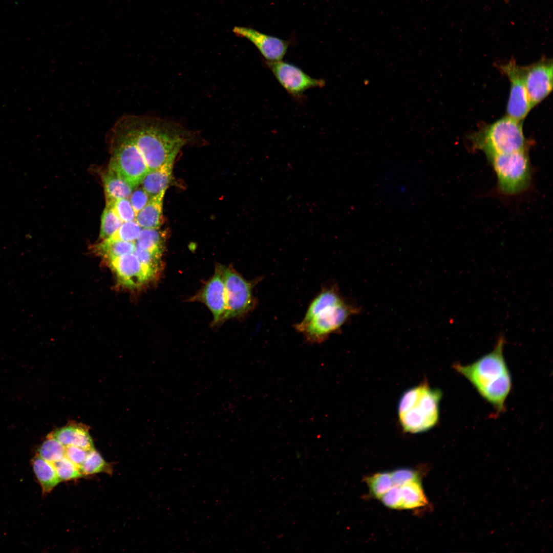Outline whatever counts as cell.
<instances>
[{"instance_id": "1", "label": "cell", "mask_w": 553, "mask_h": 553, "mask_svg": "<svg viewBox=\"0 0 553 553\" xmlns=\"http://www.w3.org/2000/svg\"><path fill=\"white\" fill-rule=\"evenodd\" d=\"M115 125L137 147L149 172L174 161L189 136L175 123L142 116H124Z\"/></svg>"}, {"instance_id": "2", "label": "cell", "mask_w": 553, "mask_h": 553, "mask_svg": "<svg viewBox=\"0 0 553 553\" xmlns=\"http://www.w3.org/2000/svg\"><path fill=\"white\" fill-rule=\"evenodd\" d=\"M505 336L500 335L494 349L471 364H455L454 368L490 403L496 413L504 412L512 387L511 375L504 355Z\"/></svg>"}, {"instance_id": "3", "label": "cell", "mask_w": 553, "mask_h": 553, "mask_svg": "<svg viewBox=\"0 0 553 553\" xmlns=\"http://www.w3.org/2000/svg\"><path fill=\"white\" fill-rule=\"evenodd\" d=\"M474 151L483 152L486 157L528 150L522 122L507 116L480 127L468 136Z\"/></svg>"}, {"instance_id": "4", "label": "cell", "mask_w": 553, "mask_h": 553, "mask_svg": "<svg viewBox=\"0 0 553 553\" xmlns=\"http://www.w3.org/2000/svg\"><path fill=\"white\" fill-rule=\"evenodd\" d=\"M441 392L426 385L405 393L398 407L399 418L403 429L410 433L428 430L437 423Z\"/></svg>"}, {"instance_id": "5", "label": "cell", "mask_w": 553, "mask_h": 553, "mask_svg": "<svg viewBox=\"0 0 553 553\" xmlns=\"http://www.w3.org/2000/svg\"><path fill=\"white\" fill-rule=\"evenodd\" d=\"M528 150L487 157L502 194L513 196L526 190L531 181L532 168Z\"/></svg>"}, {"instance_id": "6", "label": "cell", "mask_w": 553, "mask_h": 553, "mask_svg": "<svg viewBox=\"0 0 553 553\" xmlns=\"http://www.w3.org/2000/svg\"><path fill=\"white\" fill-rule=\"evenodd\" d=\"M112 154L109 169L134 188L149 172L136 145L115 124L110 133Z\"/></svg>"}, {"instance_id": "7", "label": "cell", "mask_w": 553, "mask_h": 553, "mask_svg": "<svg viewBox=\"0 0 553 553\" xmlns=\"http://www.w3.org/2000/svg\"><path fill=\"white\" fill-rule=\"evenodd\" d=\"M358 312L356 307L343 300L323 308L305 324H296L295 328L304 334L307 341L320 343L339 329L350 316Z\"/></svg>"}, {"instance_id": "8", "label": "cell", "mask_w": 553, "mask_h": 553, "mask_svg": "<svg viewBox=\"0 0 553 553\" xmlns=\"http://www.w3.org/2000/svg\"><path fill=\"white\" fill-rule=\"evenodd\" d=\"M226 308L223 320L242 315L255 304L252 294L253 286L237 272L222 267Z\"/></svg>"}, {"instance_id": "9", "label": "cell", "mask_w": 553, "mask_h": 553, "mask_svg": "<svg viewBox=\"0 0 553 553\" xmlns=\"http://www.w3.org/2000/svg\"><path fill=\"white\" fill-rule=\"evenodd\" d=\"M498 67L510 82L509 95L506 109V116L523 122L532 108L524 82L521 66L511 59Z\"/></svg>"}, {"instance_id": "10", "label": "cell", "mask_w": 553, "mask_h": 553, "mask_svg": "<svg viewBox=\"0 0 553 553\" xmlns=\"http://www.w3.org/2000/svg\"><path fill=\"white\" fill-rule=\"evenodd\" d=\"M552 61L543 58L521 66L523 78L532 109L546 98L552 90Z\"/></svg>"}, {"instance_id": "11", "label": "cell", "mask_w": 553, "mask_h": 553, "mask_svg": "<svg viewBox=\"0 0 553 553\" xmlns=\"http://www.w3.org/2000/svg\"><path fill=\"white\" fill-rule=\"evenodd\" d=\"M281 85L292 96L299 98L306 90L322 87L325 82L322 79L314 78L298 67L281 60L266 61Z\"/></svg>"}, {"instance_id": "12", "label": "cell", "mask_w": 553, "mask_h": 553, "mask_svg": "<svg viewBox=\"0 0 553 553\" xmlns=\"http://www.w3.org/2000/svg\"><path fill=\"white\" fill-rule=\"evenodd\" d=\"M234 32L252 42L268 61L281 60L286 53L289 43L286 40L265 34L250 28L237 27Z\"/></svg>"}, {"instance_id": "13", "label": "cell", "mask_w": 553, "mask_h": 553, "mask_svg": "<svg viewBox=\"0 0 553 553\" xmlns=\"http://www.w3.org/2000/svg\"><path fill=\"white\" fill-rule=\"evenodd\" d=\"M222 266H218L214 276L207 282L197 296V300L204 303L211 312L214 323L224 319L226 300Z\"/></svg>"}, {"instance_id": "14", "label": "cell", "mask_w": 553, "mask_h": 553, "mask_svg": "<svg viewBox=\"0 0 553 553\" xmlns=\"http://www.w3.org/2000/svg\"><path fill=\"white\" fill-rule=\"evenodd\" d=\"M108 262L119 282L124 286L136 288L149 281L134 252L116 257Z\"/></svg>"}, {"instance_id": "15", "label": "cell", "mask_w": 553, "mask_h": 553, "mask_svg": "<svg viewBox=\"0 0 553 553\" xmlns=\"http://www.w3.org/2000/svg\"><path fill=\"white\" fill-rule=\"evenodd\" d=\"M48 436L55 439L65 447L74 445L88 451L94 448L87 427L81 423L70 422Z\"/></svg>"}, {"instance_id": "16", "label": "cell", "mask_w": 553, "mask_h": 553, "mask_svg": "<svg viewBox=\"0 0 553 553\" xmlns=\"http://www.w3.org/2000/svg\"><path fill=\"white\" fill-rule=\"evenodd\" d=\"M166 190L150 197L136 215L135 221L142 228L158 229L163 222V202Z\"/></svg>"}, {"instance_id": "17", "label": "cell", "mask_w": 553, "mask_h": 553, "mask_svg": "<svg viewBox=\"0 0 553 553\" xmlns=\"http://www.w3.org/2000/svg\"><path fill=\"white\" fill-rule=\"evenodd\" d=\"M174 160L169 161L159 168L148 172L141 184L150 197L166 190L172 176Z\"/></svg>"}, {"instance_id": "18", "label": "cell", "mask_w": 553, "mask_h": 553, "mask_svg": "<svg viewBox=\"0 0 553 553\" xmlns=\"http://www.w3.org/2000/svg\"><path fill=\"white\" fill-rule=\"evenodd\" d=\"M31 463L43 494L49 493L61 481L53 464L37 455L32 459Z\"/></svg>"}, {"instance_id": "19", "label": "cell", "mask_w": 553, "mask_h": 553, "mask_svg": "<svg viewBox=\"0 0 553 553\" xmlns=\"http://www.w3.org/2000/svg\"><path fill=\"white\" fill-rule=\"evenodd\" d=\"M399 487L401 498V509L419 508L428 504L421 479L400 485Z\"/></svg>"}, {"instance_id": "20", "label": "cell", "mask_w": 553, "mask_h": 553, "mask_svg": "<svg viewBox=\"0 0 553 553\" xmlns=\"http://www.w3.org/2000/svg\"><path fill=\"white\" fill-rule=\"evenodd\" d=\"M136 248L134 242L106 239L93 247L94 252L107 262L116 257L133 253Z\"/></svg>"}, {"instance_id": "21", "label": "cell", "mask_w": 553, "mask_h": 553, "mask_svg": "<svg viewBox=\"0 0 553 553\" xmlns=\"http://www.w3.org/2000/svg\"><path fill=\"white\" fill-rule=\"evenodd\" d=\"M106 202L116 199L129 198L134 188L112 171L102 176Z\"/></svg>"}, {"instance_id": "22", "label": "cell", "mask_w": 553, "mask_h": 553, "mask_svg": "<svg viewBox=\"0 0 553 553\" xmlns=\"http://www.w3.org/2000/svg\"><path fill=\"white\" fill-rule=\"evenodd\" d=\"M343 300L336 286L323 288L312 300L303 320L298 324H305L323 308Z\"/></svg>"}, {"instance_id": "23", "label": "cell", "mask_w": 553, "mask_h": 553, "mask_svg": "<svg viewBox=\"0 0 553 553\" xmlns=\"http://www.w3.org/2000/svg\"><path fill=\"white\" fill-rule=\"evenodd\" d=\"M158 229H141L135 241L136 246L161 256L165 242V234Z\"/></svg>"}, {"instance_id": "24", "label": "cell", "mask_w": 553, "mask_h": 553, "mask_svg": "<svg viewBox=\"0 0 553 553\" xmlns=\"http://www.w3.org/2000/svg\"><path fill=\"white\" fill-rule=\"evenodd\" d=\"M401 172V173H399L400 177H399V178H398V177L394 178L397 180V181L392 178H391L390 179L393 180V181L390 180V183L388 182L385 183V184L390 185V187H388L389 188L385 189H387V190L390 189V191L387 192H388L387 193L388 194L390 193L392 194L393 193V196L392 197L393 198L398 197L397 200H410V201L411 199L414 197V196L415 195L417 194V193L415 192H416L417 188H416L417 187H414V184H413L412 180H411L413 178H412L410 179V177H407L408 173H407L406 175L407 176L404 177V173H402V172Z\"/></svg>"}, {"instance_id": "25", "label": "cell", "mask_w": 553, "mask_h": 553, "mask_svg": "<svg viewBox=\"0 0 553 553\" xmlns=\"http://www.w3.org/2000/svg\"><path fill=\"white\" fill-rule=\"evenodd\" d=\"M111 469L110 464L94 448L89 451L79 470L82 475H91L102 472L110 473Z\"/></svg>"}, {"instance_id": "26", "label": "cell", "mask_w": 553, "mask_h": 553, "mask_svg": "<svg viewBox=\"0 0 553 553\" xmlns=\"http://www.w3.org/2000/svg\"><path fill=\"white\" fill-rule=\"evenodd\" d=\"M66 447L55 439L47 436L37 451V455L54 463L65 456Z\"/></svg>"}, {"instance_id": "27", "label": "cell", "mask_w": 553, "mask_h": 553, "mask_svg": "<svg viewBox=\"0 0 553 553\" xmlns=\"http://www.w3.org/2000/svg\"><path fill=\"white\" fill-rule=\"evenodd\" d=\"M134 253L140 261L148 280L154 278L159 270L161 256L136 246Z\"/></svg>"}, {"instance_id": "28", "label": "cell", "mask_w": 553, "mask_h": 553, "mask_svg": "<svg viewBox=\"0 0 553 553\" xmlns=\"http://www.w3.org/2000/svg\"><path fill=\"white\" fill-rule=\"evenodd\" d=\"M366 482L371 495L379 499L392 485L390 472H380L368 477Z\"/></svg>"}, {"instance_id": "29", "label": "cell", "mask_w": 553, "mask_h": 553, "mask_svg": "<svg viewBox=\"0 0 553 553\" xmlns=\"http://www.w3.org/2000/svg\"><path fill=\"white\" fill-rule=\"evenodd\" d=\"M122 223L112 209L106 206L101 219L100 239L103 240L109 238L120 227Z\"/></svg>"}, {"instance_id": "30", "label": "cell", "mask_w": 553, "mask_h": 553, "mask_svg": "<svg viewBox=\"0 0 553 553\" xmlns=\"http://www.w3.org/2000/svg\"><path fill=\"white\" fill-rule=\"evenodd\" d=\"M106 206L112 209L123 222L135 221L136 214L129 198H120L106 202Z\"/></svg>"}, {"instance_id": "31", "label": "cell", "mask_w": 553, "mask_h": 553, "mask_svg": "<svg viewBox=\"0 0 553 553\" xmlns=\"http://www.w3.org/2000/svg\"><path fill=\"white\" fill-rule=\"evenodd\" d=\"M52 463L61 481L77 479L82 476L79 469L65 456Z\"/></svg>"}, {"instance_id": "32", "label": "cell", "mask_w": 553, "mask_h": 553, "mask_svg": "<svg viewBox=\"0 0 553 553\" xmlns=\"http://www.w3.org/2000/svg\"><path fill=\"white\" fill-rule=\"evenodd\" d=\"M141 230V227L135 220L125 222L108 239L135 242Z\"/></svg>"}, {"instance_id": "33", "label": "cell", "mask_w": 553, "mask_h": 553, "mask_svg": "<svg viewBox=\"0 0 553 553\" xmlns=\"http://www.w3.org/2000/svg\"><path fill=\"white\" fill-rule=\"evenodd\" d=\"M390 472L393 484L398 486L420 479L418 473L410 469H399Z\"/></svg>"}, {"instance_id": "34", "label": "cell", "mask_w": 553, "mask_h": 553, "mask_svg": "<svg viewBox=\"0 0 553 553\" xmlns=\"http://www.w3.org/2000/svg\"><path fill=\"white\" fill-rule=\"evenodd\" d=\"M150 197L143 188H137L133 190L129 200L133 209L136 215L146 204Z\"/></svg>"}, {"instance_id": "35", "label": "cell", "mask_w": 553, "mask_h": 553, "mask_svg": "<svg viewBox=\"0 0 553 553\" xmlns=\"http://www.w3.org/2000/svg\"><path fill=\"white\" fill-rule=\"evenodd\" d=\"M89 451L74 445L66 446L65 457L79 469L85 460Z\"/></svg>"}, {"instance_id": "36", "label": "cell", "mask_w": 553, "mask_h": 553, "mask_svg": "<svg viewBox=\"0 0 553 553\" xmlns=\"http://www.w3.org/2000/svg\"><path fill=\"white\" fill-rule=\"evenodd\" d=\"M505 1H508V0H505Z\"/></svg>"}]
</instances>
